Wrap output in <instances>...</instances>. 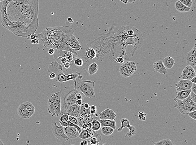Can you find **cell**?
Returning <instances> with one entry per match:
<instances>
[{
	"label": "cell",
	"mask_w": 196,
	"mask_h": 145,
	"mask_svg": "<svg viewBox=\"0 0 196 145\" xmlns=\"http://www.w3.org/2000/svg\"><path fill=\"white\" fill-rule=\"evenodd\" d=\"M39 0H3L1 9L2 26L21 37L39 14Z\"/></svg>",
	"instance_id": "obj_1"
},
{
	"label": "cell",
	"mask_w": 196,
	"mask_h": 145,
	"mask_svg": "<svg viewBox=\"0 0 196 145\" xmlns=\"http://www.w3.org/2000/svg\"><path fill=\"white\" fill-rule=\"evenodd\" d=\"M143 41L142 33L136 27L129 26H122L116 33L113 42L110 52V60L115 63V60L118 57H123L125 61L128 60L130 58L126 54L127 46L128 45L133 46V49L131 52V56L133 57L136 50L142 47Z\"/></svg>",
	"instance_id": "obj_2"
},
{
	"label": "cell",
	"mask_w": 196,
	"mask_h": 145,
	"mask_svg": "<svg viewBox=\"0 0 196 145\" xmlns=\"http://www.w3.org/2000/svg\"><path fill=\"white\" fill-rule=\"evenodd\" d=\"M74 33L73 29L70 26H55L45 29L38 35V37L45 47L70 51L78 55L67 44V41Z\"/></svg>",
	"instance_id": "obj_3"
},
{
	"label": "cell",
	"mask_w": 196,
	"mask_h": 145,
	"mask_svg": "<svg viewBox=\"0 0 196 145\" xmlns=\"http://www.w3.org/2000/svg\"><path fill=\"white\" fill-rule=\"evenodd\" d=\"M60 93L61 100L60 115L66 113L68 108L70 105L75 104L76 100L75 94L78 92L75 87L73 80L61 82Z\"/></svg>",
	"instance_id": "obj_4"
},
{
	"label": "cell",
	"mask_w": 196,
	"mask_h": 145,
	"mask_svg": "<svg viewBox=\"0 0 196 145\" xmlns=\"http://www.w3.org/2000/svg\"><path fill=\"white\" fill-rule=\"evenodd\" d=\"M48 73L53 72L55 74L56 77L54 80L59 82H64L70 80H73L76 84V78L81 75L80 72H76L65 75L63 73V67L61 64L59 63L57 61L51 62L49 66L48 69Z\"/></svg>",
	"instance_id": "obj_5"
},
{
	"label": "cell",
	"mask_w": 196,
	"mask_h": 145,
	"mask_svg": "<svg viewBox=\"0 0 196 145\" xmlns=\"http://www.w3.org/2000/svg\"><path fill=\"white\" fill-rule=\"evenodd\" d=\"M82 77L83 76L80 75L76 78L75 87L76 89L86 98H96L94 90L95 81L88 80L83 81L82 80Z\"/></svg>",
	"instance_id": "obj_6"
},
{
	"label": "cell",
	"mask_w": 196,
	"mask_h": 145,
	"mask_svg": "<svg viewBox=\"0 0 196 145\" xmlns=\"http://www.w3.org/2000/svg\"><path fill=\"white\" fill-rule=\"evenodd\" d=\"M47 104L49 113L55 117L60 115L61 100L59 92L51 94L48 100Z\"/></svg>",
	"instance_id": "obj_7"
},
{
	"label": "cell",
	"mask_w": 196,
	"mask_h": 145,
	"mask_svg": "<svg viewBox=\"0 0 196 145\" xmlns=\"http://www.w3.org/2000/svg\"><path fill=\"white\" fill-rule=\"evenodd\" d=\"M174 107L177 109L182 115L188 114L189 112L196 110V104L189 96L184 100L174 99Z\"/></svg>",
	"instance_id": "obj_8"
},
{
	"label": "cell",
	"mask_w": 196,
	"mask_h": 145,
	"mask_svg": "<svg viewBox=\"0 0 196 145\" xmlns=\"http://www.w3.org/2000/svg\"><path fill=\"white\" fill-rule=\"evenodd\" d=\"M54 57L55 59L59 63L64 65L67 62H70L71 63V68H77L74 64L73 60L75 54L72 53L70 51L61 50L56 49L55 50L54 53Z\"/></svg>",
	"instance_id": "obj_9"
},
{
	"label": "cell",
	"mask_w": 196,
	"mask_h": 145,
	"mask_svg": "<svg viewBox=\"0 0 196 145\" xmlns=\"http://www.w3.org/2000/svg\"><path fill=\"white\" fill-rule=\"evenodd\" d=\"M52 132L57 139V145H64L70 139L64 133V127L61 125L59 126L57 125V121L55 122L52 125Z\"/></svg>",
	"instance_id": "obj_10"
},
{
	"label": "cell",
	"mask_w": 196,
	"mask_h": 145,
	"mask_svg": "<svg viewBox=\"0 0 196 145\" xmlns=\"http://www.w3.org/2000/svg\"><path fill=\"white\" fill-rule=\"evenodd\" d=\"M137 69L136 63L133 62H126L120 66L119 72L123 77L127 78L132 76Z\"/></svg>",
	"instance_id": "obj_11"
},
{
	"label": "cell",
	"mask_w": 196,
	"mask_h": 145,
	"mask_svg": "<svg viewBox=\"0 0 196 145\" xmlns=\"http://www.w3.org/2000/svg\"><path fill=\"white\" fill-rule=\"evenodd\" d=\"M38 26H39V20H38L37 16L34 18L33 21L25 29L21 37L24 38H27L28 39H29L30 35L32 33L36 32Z\"/></svg>",
	"instance_id": "obj_12"
},
{
	"label": "cell",
	"mask_w": 196,
	"mask_h": 145,
	"mask_svg": "<svg viewBox=\"0 0 196 145\" xmlns=\"http://www.w3.org/2000/svg\"><path fill=\"white\" fill-rule=\"evenodd\" d=\"M186 59L187 65H190L196 72V44L193 49L186 55Z\"/></svg>",
	"instance_id": "obj_13"
},
{
	"label": "cell",
	"mask_w": 196,
	"mask_h": 145,
	"mask_svg": "<svg viewBox=\"0 0 196 145\" xmlns=\"http://www.w3.org/2000/svg\"><path fill=\"white\" fill-rule=\"evenodd\" d=\"M196 76V72L190 65H187L183 70L180 78L183 80H190Z\"/></svg>",
	"instance_id": "obj_14"
},
{
	"label": "cell",
	"mask_w": 196,
	"mask_h": 145,
	"mask_svg": "<svg viewBox=\"0 0 196 145\" xmlns=\"http://www.w3.org/2000/svg\"><path fill=\"white\" fill-rule=\"evenodd\" d=\"M193 83L190 80H181L175 85L177 92L191 89Z\"/></svg>",
	"instance_id": "obj_15"
},
{
	"label": "cell",
	"mask_w": 196,
	"mask_h": 145,
	"mask_svg": "<svg viewBox=\"0 0 196 145\" xmlns=\"http://www.w3.org/2000/svg\"><path fill=\"white\" fill-rule=\"evenodd\" d=\"M99 116L100 119L111 120L115 121L116 117V114L113 110L107 108L99 113Z\"/></svg>",
	"instance_id": "obj_16"
},
{
	"label": "cell",
	"mask_w": 196,
	"mask_h": 145,
	"mask_svg": "<svg viewBox=\"0 0 196 145\" xmlns=\"http://www.w3.org/2000/svg\"><path fill=\"white\" fill-rule=\"evenodd\" d=\"M67 44L70 48L76 51H79L82 49V46L73 34L68 39L67 41Z\"/></svg>",
	"instance_id": "obj_17"
},
{
	"label": "cell",
	"mask_w": 196,
	"mask_h": 145,
	"mask_svg": "<svg viewBox=\"0 0 196 145\" xmlns=\"http://www.w3.org/2000/svg\"><path fill=\"white\" fill-rule=\"evenodd\" d=\"M64 130L65 135L70 139L76 138L79 135V131L74 126H64Z\"/></svg>",
	"instance_id": "obj_18"
},
{
	"label": "cell",
	"mask_w": 196,
	"mask_h": 145,
	"mask_svg": "<svg viewBox=\"0 0 196 145\" xmlns=\"http://www.w3.org/2000/svg\"><path fill=\"white\" fill-rule=\"evenodd\" d=\"M80 108L81 106L76 105V104H73L68 108L66 113L68 114L69 116H73L77 118L81 116Z\"/></svg>",
	"instance_id": "obj_19"
},
{
	"label": "cell",
	"mask_w": 196,
	"mask_h": 145,
	"mask_svg": "<svg viewBox=\"0 0 196 145\" xmlns=\"http://www.w3.org/2000/svg\"><path fill=\"white\" fill-rule=\"evenodd\" d=\"M17 112L19 116L23 119H28L32 116L25 108L22 103L18 108Z\"/></svg>",
	"instance_id": "obj_20"
},
{
	"label": "cell",
	"mask_w": 196,
	"mask_h": 145,
	"mask_svg": "<svg viewBox=\"0 0 196 145\" xmlns=\"http://www.w3.org/2000/svg\"><path fill=\"white\" fill-rule=\"evenodd\" d=\"M95 133V131L92 130V129H82L78 137L82 139H86L90 138L94 135Z\"/></svg>",
	"instance_id": "obj_21"
},
{
	"label": "cell",
	"mask_w": 196,
	"mask_h": 145,
	"mask_svg": "<svg viewBox=\"0 0 196 145\" xmlns=\"http://www.w3.org/2000/svg\"><path fill=\"white\" fill-rule=\"evenodd\" d=\"M154 69L159 73L166 75L167 73V71L165 67L163 65L162 61H158L153 64Z\"/></svg>",
	"instance_id": "obj_22"
},
{
	"label": "cell",
	"mask_w": 196,
	"mask_h": 145,
	"mask_svg": "<svg viewBox=\"0 0 196 145\" xmlns=\"http://www.w3.org/2000/svg\"><path fill=\"white\" fill-rule=\"evenodd\" d=\"M120 123L121 124V127L117 130V131L119 132L121 131L124 128H128L129 130L135 129V127L133 125H130L129 121L127 118H122L120 120Z\"/></svg>",
	"instance_id": "obj_23"
},
{
	"label": "cell",
	"mask_w": 196,
	"mask_h": 145,
	"mask_svg": "<svg viewBox=\"0 0 196 145\" xmlns=\"http://www.w3.org/2000/svg\"><path fill=\"white\" fill-rule=\"evenodd\" d=\"M175 8L180 12H187L190 10L191 8L186 7L183 3L178 0L175 3Z\"/></svg>",
	"instance_id": "obj_24"
},
{
	"label": "cell",
	"mask_w": 196,
	"mask_h": 145,
	"mask_svg": "<svg viewBox=\"0 0 196 145\" xmlns=\"http://www.w3.org/2000/svg\"><path fill=\"white\" fill-rule=\"evenodd\" d=\"M191 92V90H185L180 91L176 92L175 99L184 100L187 98Z\"/></svg>",
	"instance_id": "obj_25"
},
{
	"label": "cell",
	"mask_w": 196,
	"mask_h": 145,
	"mask_svg": "<svg viewBox=\"0 0 196 145\" xmlns=\"http://www.w3.org/2000/svg\"><path fill=\"white\" fill-rule=\"evenodd\" d=\"M99 121L101 124V127H111L114 129L116 128V123L115 121L111 120L100 119Z\"/></svg>",
	"instance_id": "obj_26"
},
{
	"label": "cell",
	"mask_w": 196,
	"mask_h": 145,
	"mask_svg": "<svg viewBox=\"0 0 196 145\" xmlns=\"http://www.w3.org/2000/svg\"><path fill=\"white\" fill-rule=\"evenodd\" d=\"M77 119L78 120V126L81 128L83 124L87 123H91L93 120V116L91 115L89 117L80 116L79 117H77Z\"/></svg>",
	"instance_id": "obj_27"
},
{
	"label": "cell",
	"mask_w": 196,
	"mask_h": 145,
	"mask_svg": "<svg viewBox=\"0 0 196 145\" xmlns=\"http://www.w3.org/2000/svg\"><path fill=\"white\" fill-rule=\"evenodd\" d=\"M162 62L165 68L168 69H171L175 64V61L174 59L169 56L166 57L162 61Z\"/></svg>",
	"instance_id": "obj_28"
},
{
	"label": "cell",
	"mask_w": 196,
	"mask_h": 145,
	"mask_svg": "<svg viewBox=\"0 0 196 145\" xmlns=\"http://www.w3.org/2000/svg\"><path fill=\"white\" fill-rule=\"evenodd\" d=\"M22 104L26 110L30 114L31 116H32L34 114V112H35V108L33 104L29 102H25L22 103Z\"/></svg>",
	"instance_id": "obj_29"
},
{
	"label": "cell",
	"mask_w": 196,
	"mask_h": 145,
	"mask_svg": "<svg viewBox=\"0 0 196 145\" xmlns=\"http://www.w3.org/2000/svg\"><path fill=\"white\" fill-rule=\"evenodd\" d=\"M98 70V66L95 62H93L88 67V72L90 75H93L96 73Z\"/></svg>",
	"instance_id": "obj_30"
},
{
	"label": "cell",
	"mask_w": 196,
	"mask_h": 145,
	"mask_svg": "<svg viewBox=\"0 0 196 145\" xmlns=\"http://www.w3.org/2000/svg\"><path fill=\"white\" fill-rule=\"evenodd\" d=\"M74 64L77 68H81L84 65L83 59L78 55H75L73 60Z\"/></svg>",
	"instance_id": "obj_31"
},
{
	"label": "cell",
	"mask_w": 196,
	"mask_h": 145,
	"mask_svg": "<svg viewBox=\"0 0 196 145\" xmlns=\"http://www.w3.org/2000/svg\"><path fill=\"white\" fill-rule=\"evenodd\" d=\"M80 114H81V116L82 117H89L92 115L90 113V108H85L83 104L81 105Z\"/></svg>",
	"instance_id": "obj_32"
},
{
	"label": "cell",
	"mask_w": 196,
	"mask_h": 145,
	"mask_svg": "<svg viewBox=\"0 0 196 145\" xmlns=\"http://www.w3.org/2000/svg\"><path fill=\"white\" fill-rule=\"evenodd\" d=\"M95 136V134L90 138V140L88 142H90L91 145H97L101 140V135L96 134Z\"/></svg>",
	"instance_id": "obj_33"
},
{
	"label": "cell",
	"mask_w": 196,
	"mask_h": 145,
	"mask_svg": "<svg viewBox=\"0 0 196 145\" xmlns=\"http://www.w3.org/2000/svg\"><path fill=\"white\" fill-rule=\"evenodd\" d=\"M114 129L109 126L102 127L101 132L102 134L105 135H111L114 132Z\"/></svg>",
	"instance_id": "obj_34"
},
{
	"label": "cell",
	"mask_w": 196,
	"mask_h": 145,
	"mask_svg": "<svg viewBox=\"0 0 196 145\" xmlns=\"http://www.w3.org/2000/svg\"><path fill=\"white\" fill-rule=\"evenodd\" d=\"M92 129L94 131H97L101 128V124L100 121L97 120H93L91 122Z\"/></svg>",
	"instance_id": "obj_35"
},
{
	"label": "cell",
	"mask_w": 196,
	"mask_h": 145,
	"mask_svg": "<svg viewBox=\"0 0 196 145\" xmlns=\"http://www.w3.org/2000/svg\"><path fill=\"white\" fill-rule=\"evenodd\" d=\"M155 145H174V141H171L168 138L163 139L157 143H155Z\"/></svg>",
	"instance_id": "obj_36"
},
{
	"label": "cell",
	"mask_w": 196,
	"mask_h": 145,
	"mask_svg": "<svg viewBox=\"0 0 196 145\" xmlns=\"http://www.w3.org/2000/svg\"><path fill=\"white\" fill-rule=\"evenodd\" d=\"M59 123H60L61 125L63 126V127L68 126H72L75 127V128H76V129L78 130L80 133L81 132V130H82V129H81L79 126H78V125H76V124H74L73 123H72L71 122H70V121L69 120H68L66 122H64V123L59 121Z\"/></svg>",
	"instance_id": "obj_37"
},
{
	"label": "cell",
	"mask_w": 196,
	"mask_h": 145,
	"mask_svg": "<svg viewBox=\"0 0 196 145\" xmlns=\"http://www.w3.org/2000/svg\"><path fill=\"white\" fill-rule=\"evenodd\" d=\"M186 7L191 8L193 6V2L192 0H179Z\"/></svg>",
	"instance_id": "obj_38"
},
{
	"label": "cell",
	"mask_w": 196,
	"mask_h": 145,
	"mask_svg": "<svg viewBox=\"0 0 196 145\" xmlns=\"http://www.w3.org/2000/svg\"><path fill=\"white\" fill-rule=\"evenodd\" d=\"M138 118L140 121H145L146 120V114L143 112H138Z\"/></svg>",
	"instance_id": "obj_39"
},
{
	"label": "cell",
	"mask_w": 196,
	"mask_h": 145,
	"mask_svg": "<svg viewBox=\"0 0 196 145\" xmlns=\"http://www.w3.org/2000/svg\"><path fill=\"white\" fill-rule=\"evenodd\" d=\"M69 118V115L67 113H64L62 115L60 118H59V121L63 122H65L68 120Z\"/></svg>",
	"instance_id": "obj_40"
},
{
	"label": "cell",
	"mask_w": 196,
	"mask_h": 145,
	"mask_svg": "<svg viewBox=\"0 0 196 145\" xmlns=\"http://www.w3.org/2000/svg\"><path fill=\"white\" fill-rule=\"evenodd\" d=\"M68 120L70 121L72 123H74V124L78 126V121L76 117H73V116H69V118Z\"/></svg>",
	"instance_id": "obj_41"
},
{
	"label": "cell",
	"mask_w": 196,
	"mask_h": 145,
	"mask_svg": "<svg viewBox=\"0 0 196 145\" xmlns=\"http://www.w3.org/2000/svg\"><path fill=\"white\" fill-rule=\"evenodd\" d=\"M90 111L91 114L92 116H94L96 115L97 112L96 106L94 105H92L90 106Z\"/></svg>",
	"instance_id": "obj_42"
},
{
	"label": "cell",
	"mask_w": 196,
	"mask_h": 145,
	"mask_svg": "<svg viewBox=\"0 0 196 145\" xmlns=\"http://www.w3.org/2000/svg\"><path fill=\"white\" fill-rule=\"evenodd\" d=\"M125 60L123 57H118L115 60V63H118L123 64L125 62Z\"/></svg>",
	"instance_id": "obj_43"
},
{
	"label": "cell",
	"mask_w": 196,
	"mask_h": 145,
	"mask_svg": "<svg viewBox=\"0 0 196 145\" xmlns=\"http://www.w3.org/2000/svg\"><path fill=\"white\" fill-rule=\"evenodd\" d=\"M81 129H92L91 123H85L82 125L81 127Z\"/></svg>",
	"instance_id": "obj_44"
},
{
	"label": "cell",
	"mask_w": 196,
	"mask_h": 145,
	"mask_svg": "<svg viewBox=\"0 0 196 145\" xmlns=\"http://www.w3.org/2000/svg\"><path fill=\"white\" fill-rule=\"evenodd\" d=\"M75 98H76V99L83 100V96H82V93L79 91L77 92L75 94Z\"/></svg>",
	"instance_id": "obj_45"
},
{
	"label": "cell",
	"mask_w": 196,
	"mask_h": 145,
	"mask_svg": "<svg viewBox=\"0 0 196 145\" xmlns=\"http://www.w3.org/2000/svg\"><path fill=\"white\" fill-rule=\"evenodd\" d=\"M189 116L190 117H191V118H192V119L195 120H196V110L195 111H192V112H189L188 114Z\"/></svg>",
	"instance_id": "obj_46"
},
{
	"label": "cell",
	"mask_w": 196,
	"mask_h": 145,
	"mask_svg": "<svg viewBox=\"0 0 196 145\" xmlns=\"http://www.w3.org/2000/svg\"><path fill=\"white\" fill-rule=\"evenodd\" d=\"M190 96L191 99H192V101L194 102L195 103H196V94L194 93L193 92H191L190 93Z\"/></svg>",
	"instance_id": "obj_47"
},
{
	"label": "cell",
	"mask_w": 196,
	"mask_h": 145,
	"mask_svg": "<svg viewBox=\"0 0 196 145\" xmlns=\"http://www.w3.org/2000/svg\"><path fill=\"white\" fill-rule=\"evenodd\" d=\"M38 38L37 35L34 33H32V34L30 35L28 39H31V40H32V39H38Z\"/></svg>",
	"instance_id": "obj_48"
},
{
	"label": "cell",
	"mask_w": 196,
	"mask_h": 145,
	"mask_svg": "<svg viewBox=\"0 0 196 145\" xmlns=\"http://www.w3.org/2000/svg\"><path fill=\"white\" fill-rule=\"evenodd\" d=\"M31 43L33 44H40V41L38 38V39H32L31 40Z\"/></svg>",
	"instance_id": "obj_49"
},
{
	"label": "cell",
	"mask_w": 196,
	"mask_h": 145,
	"mask_svg": "<svg viewBox=\"0 0 196 145\" xmlns=\"http://www.w3.org/2000/svg\"><path fill=\"white\" fill-rule=\"evenodd\" d=\"M63 66H64V68L66 69H69V68H71V65L70 62H67V63H65Z\"/></svg>",
	"instance_id": "obj_50"
},
{
	"label": "cell",
	"mask_w": 196,
	"mask_h": 145,
	"mask_svg": "<svg viewBox=\"0 0 196 145\" xmlns=\"http://www.w3.org/2000/svg\"><path fill=\"white\" fill-rule=\"evenodd\" d=\"M196 83H193V84L192 85V87H191V91L193 92L194 93L196 94Z\"/></svg>",
	"instance_id": "obj_51"
},
{
	"label": "cell",
	"mask_w": 196,
	"mask_h": 145,
	"mask_svg": "<svg viewBox=\"0 0 196 145\" xmlns=\"http://www.w3.org/2000/svg\"><path fill=\"white\" fill-rule=\"evenodd\" d=\"M83 100H81V99H76L75 104L76 105H78V106H81V105H82L83 103Z\"/></svg>",
	"instance_id": "obj_52"
},
{
	"label": "cell",
	"mask_w": 196,
	"mask_h": 145,
	"mask_svg": "<svg viewBox=\"0 0 196 145\" xmlns=\"http://www.w3.org/2000/svg\"><path fill=\"white\" fill-rule=\"evenodd\" d=\"M49 73L50 74V76H49V77H50V79H54L56 77V75L54 72H51Z\"/></svg>",
	"instance_id": "obj_53"
},
{
	"label": "cell",
	"mask_w": 196,
	"mask_h": 145,
	"mask_svg": "<svg viewBox=\"0 0 196 145\" xmlns=\"http://www.w3.org/2000/svg\"><path fill=\"white\" fill-rule=\"evenodd\" d=\"M55 50L54 48H50V50H49L48 53L49 55H53L54 54V53Z\"/></svg>",
	"instance_id": "obj_54"
},
{
	"label": "cell",
	"mask_w": 196,
	"mask_h": 145,
	"mask_svg": "<svg viewBox=\"0 0 196 145\" xmlns=\"http://www.w3.org/2000/svg\"><path fill=\"white\" fill-rule=\"evenodd\" d=\"M81 145H88V141L86 140L83 139V141H81L80 143Z\"/></svg>",
	"instance_id": "obj_55"
},
{
	"label": "cell",
	"mask_w": 196,
	"mask_h": 145,
	"mask_svg": "<svg viewBox=\"0 0 196 145\" xmlns=\"http://www.w3.org/2000/svg\"><path fill=\"white\" fill-rule=\"evenodd\" d=\"M83 105L85 108H90V106H89V103H83Z\"/></svg>",
	"instance_id": "obj_56"
},
{
	"label": "cell",
	"mask_w": 196,
	"mask_h": 145,
	"mask_svg": "<svg viewBox=\"0 0 196 145\" xmlns=\"http://www.w3.org/2000/svg\"><path fill=\"white\" fill-rule=\"evenodd\" d=\"M68 22L70 23H72L74 22L73 20H72V18L69 17L68 18Z\"/></svg>",
	"instance_id": "obj_57"
},
{
	"label": "cell",
	"mask_w": 196,
	"mask_h": 145,
	"mask_svg": "<svg viewBox=\"0 0 196 145\" xmlns=\"http://www.w3.org/2000/svg\"><path fill=\"white\" fill-rule=\"evenodd\" d=\"M196 76H195L194 77L192 78V79H191V80H190V81H192V83H196Z\"/></svg>",
	"instance_id": "obj_58"
},
{
	"label": "cell",
	"mask_w": 196,
	"mask_h": 145,
	"mask_svg": "<svg viewBox=\"0 0 196 145\" xmlns=\"http://www.w3.org/2000/svg\"><path fill=\"white\" fill-rule=\"evenodd\" d=\"M136 1H137V0H127V2L130 3H135Z\"/></svg>",
	"instance_id": "obj_59"
},
{
	"label": "cell",
	"mask_w": 196,
	"mask_h": 145,
	"mask_svg": "<svg viewBox=\"0 0 196 145\" xmlns=\"http://www.w3.org/2000/svg\"><path fill=\"white\" fill-rule=\"evenodd\" d=\"M120 1L122 2L123 3H125V4H127L128 3L127 0H120Z\"/></svg>",
	"instance_id": "obj_60"
},
{
	"label": "cell",
	"mask_w": 196,
	"mask_h": 145,
	"mask_svg": "<svg viewBox=\"0 0 196 145\" xmlns=\"http://www.w3.org/2000/svg\"><path fill=\"white\" fill-rule=\"evenodd\" d=\"M4 145V144L3 143V142H2V140L0 139V145Z\"/></svg>",
	"instance_id": "obj_61"
},
{
	"label": "cell",
	"mask_w": 196,
	"mask_h": 145,
	"mask_svg": "<svg viewBox=\"0 0 196 145\" xmlns=\"http://www.w3.org/2000/svg\"><path fill=\"white\" fill-rule=\"evenodd\" d=\"M3 0H0V3H1V2H3Z\"/></svg>",
	"instance_id": "obj_62"
}]
</instances>
